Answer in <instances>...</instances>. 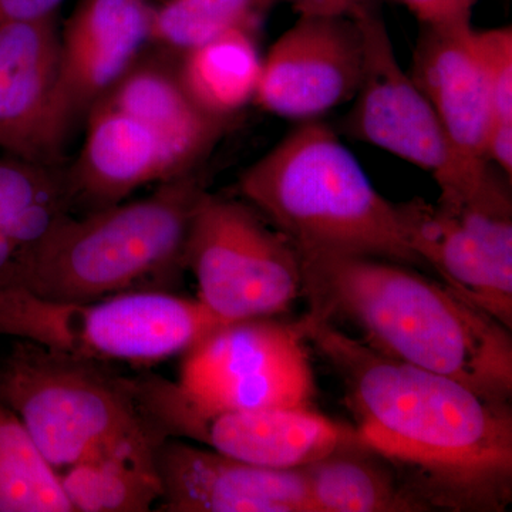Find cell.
<instances>
[{
    "label": "cell",
    "instance_id": "83f0119b",
    "mask_svg": "<svg viewBox=\"0 0 512 512\" xmlns=\"http://www.w3.org/2000/svg\"><path fill=\"white\" fill-rule=\"evenodd\" d=\"M63 0H0V23L29 22L55 16Z\"/></svg>",
    "mask_w": 512,
    "mask_h": 512
},
{
    "label": "cell",
    "instance_id": "8fae6325",
    "mask_svg": "<svg viewBox=\"0 0 512 512\" xmlns=\"http://www.w3.org/2000/svg\"><path fill=\"white\" fill-rule=\"evenodd\" d=\"M421 262L461 298L512 329V204L507 185L483 197L397 204Z\"/></svg>",
    "mask_w": 512,
    "mask_h": 512
},
{
    "label": "cell",
    "instance_id": "8992f818",
    "mask_svg": "<svg viewBox=\"0 0 512 512\" xmlns=\"http://www.w3.org/2000/svg\"><path fill=\"white\" fill-rule=\"evenodd\" d=\"M222 325L198 299L168 291L120 293L89 302L0 292V336L97 362L154 365L184 355Z\"/></svg>",
    "mask_w": 512,
    "mask_h": 512
},
{
    "label": "cell",
    "instance_id": "603a6c76",
    "mask_svg": "<svg viewBox=\"0 0 512 512\" xmlns=\"http://www.w3.org/2000/svg\"><path fill=\"white\" fill-rule=\"evenodd\" d=\"M275 2L170 0L151 12L150 39L185 53L231 30L256 32L266 12Z\"/></svg>",
    "mask_w": 512,
    "mask_h": 512
},
{
    "label": "cell",
    "instance_id": "52a82bcc",
    "mask_svg": "<svg viewBox=\"0 0 512 512\" xmlns=\"http://www.w3.org/2000/svg\"><path fill=\"white\" fill-rule=\"evenodd\" d=\"M185 269L222 323L274 318L302 296L301 256L248 204L205 192L192 217Z\"/></svg>",
    "mask_w": 512,
    "mask_h": 512
},
{
    "label": "cell",
    "instance_id": "9a60e30c",
    "mask_svg": "<svg viewBox=\"0 0 512 512\" xmlns=\"http://www.w3.org/2000/svg\"><path fill=\"white\" fill-rule=\"evenodd\" d=\"M410 76L429 100L461 164L477 174L490 171L487 141L493 113L473 23L421 25Z\"/></svg>",
    "mask_w": 512,
    "mask_h": 512
},
{
    "label": "cell",
    "instance_id": "ffe728a7",
    "mask_svg": "<svg viewBox=\"0 0 512 512\" xmlns=\"http://www.w3.org/2000/svg\"><path fill=\"white\" fill-rule=\"evenodd\" d=\"M261 70L255 32L238 29L185 52L178 79L198 107L228 119L254 101Z\"/></svg>",
    "mask_w": 512,
    "mask_h": 512
},
{
    "label": "cell",
    "instance_id": "e0dca14e",
    "mask_svg": "<svg viewBox=\"0 0 512 512\" xmlns=\"http://www.w3.org/2000/svg\"><path fill=\"white\" fill-rule=\"evenodd\" d=\"M191 173L150 128L101 101L90 117L79 160L67 175L72 204H119L138 188Z\"/></svg>",
    "mask_w": 512,
    "mask_h": 512
},
{
    "label": "cell",
    "instance_id": "30bf717a",
    "mask_svg": "<svg viewBox=\"0 0 512 512\" xmlns=\"http://www.w3.org/2000/svg\"><path fill=\"white\" fill-rule=\"evenodd\" d=\"M302 322L222 323L184 353L178 386L211 409L312 406L315 373Z\"/></svg>",
    "mask_w": 512,
    "mask_h": 512
},
{
    "label": "cell",
    "instance_id": "ba28073f",
    "mask_svg": "<svg viewBox=\"0 0 512 512\" xmlns=\"http://www.w3.org/2000/svg\"><path fill=\"white\" fill-rule=\"evenodd\" d=\"M355 19L363 67L346 133L427 171L446 200H471L500 183L493 171L473 173L458 160L429 100L397 59L379 6Z\"/></svg>",
    "mask_w": 512,
    "mask_h": 512
},
{
    "label": "cell",
    "instance_id": "5bb4252c",
    "mask_svg": "<svg viewBox=\"0 0 512 512\" xmlns=\"http://www.w3.org/2000/svg\"><path fill=\"white\" fill-rule=\"evenodd\" d=\"M163 512H316L299 470L255 466L180 439L157 451Z\"/></svg>",
    "mask_w": 512,
    "mask_h": 512
},
{
    "label": "cell",
    "instance_id": "4316f807",
    "mask_svg": "<svg viewBox=\"0 0 512 512\" xmlns=\"http://www.w3.org/2000/svg\"><path fill=\"white\" fill-rule=\"evenodd\" d=\"M298 15L348 16L357 18L366 10L379 6L377 0H286Z\"/></svg>",
    "mask_w": 512,
    "mask_h": 512
},
{
    "label": "cell",
    "instance_id": "277c9868",
    "mask_svg": "<svg viewBox=\"0 0 512 512\" xmlns=\"http://www.w3.org/2000/svg\"><path fill=\"white\" fill-rule=\"evenodd\" d=\"M205 192L188 173L143 200L82 218L64 212L37 242L15 289L62 302L168 291L185 269L188 232Z\"/></svg>",
    "mask_w": 512,
    "mask_h": 512
},
{
    "label": "cell",
    "instance_id": "4fadbf2b",
    "mask_svg": "<svg viewBox=\"0 0 512 512\" xmlns=\"http://www.w3.org/2000/svg\"><path fill=\"white\" fill-rule=\"evenodd\" d=\"M55 16L0 23V150L53 165L70 124L59 100Z\"/></svg>",
    "mask_w": 512,
    "mask_h": 512
},
{
    "label": "cell",
    "instance_id": "d6986e66",
    "mask_svg": "<svg viewBox=\"0 0 512 512\" xmlns=\"http://www.w3.org/2000/svg\"><path fill=\"white\" fill-rule=\"evenodd\" d=\"M316 512H424L393 467L357 439L301 467Z\"/></svg>",
    "mask_w": 512,
    "mask_h": 512
},
{
    "label": "cell",
    "instance_id": "7a4b0ae2",
    "mask_svg": "<svg viewBox=\"0 0 512 512\" xmlns=\"http://www.w3.org/2000/svg\"><path fill=\"white\" fill-rule=\"evenodd\" d=\"M309 312L349 323L383 355L511 404L512 338L473 303L416 266L373 256L299 252Z\"/></svg>",
    "mask_w": 512,
    "mask_h": 512
},
{
    "label": "cell",
    "instance_id": "ac0fdd59",
    "mask_svg": "<svg viewBox=\"0 0 512 512\" xmlns=\"http://www.w3.org/2000/svg\"><path fill=\"white\" fill-rule=\"evenodd\" d=\"M107 94L104 103L150 128L188 171L211 151L227 128V117L198 107L178 77L151 67L128 70Z\"/></svg>",
    "mask_w": 512,
    "mask_h": 512
},
{
    "label": "cell",
    "instance_id": "484cf974",
    "mask_svg": "<svg viewBox=\"0 0 512 512\" xmlns=\"http://www.w3.org/2000/svg\"><path fill=\"white\" fill-rule=\"evenodd\" d=\"M419 19L420 25H468L477 0H394Z\"/></svg>",
    "mask_w": 512,
    "mask_h": 512
},
{
    "label": "cell",
    "instance_id": "7c38bea8",
    "mask_svg": "<svg viewBox=\"0 0 512 512\" xmlns=\"http://www.w3.org/2000/svg\"><path fill=\"white\" fill-rule=\"evenodd\" d=\"M362 67L363 37L356 19L299 15L262 59L254 101L284 119L318 120L353 100Z\"/></svg>",
    "mask_w": 512,
    "mask_h": 512
},
{
    "label": "cell",
    "instance_id": "d4e9b609",
    "mask_svg": "<svg viewBox=\"0 0 512 512\" xmlns=\"http://www.w3.org/2000/svg\"><path fill=\"white\" fill-rule=\"evenodd\" d=\"M64 195L70 197L69 181L67 175L57 173L55 165L10 156L0 158V227L30 208Z\"/></svg>",
    "mask_w": 512,
    "mask_h": 512
},
{
    "label": "cell",
    "instance_id": "7402d4cb",
    "mask_svg": "<svg viewBox=\"0 0 512 512\" xmlns=\"http://www.w3.org/2000/svg\"><path fill=\"white\" fill-rule=\"evenodd\" d=\"M0 512H73L59 473L25 424L0 403Z\"/></svg>",
    "mask_w": 512,
    "mask_h": 512
},
{
    "label": "cell",
    "instance_id": "cb8c5ba5",
    "mask_svg": "<svg viewBox=\"0 0 512 512\" xmlns=\"http://www.w3.org/2000/svg\"><path fill=\"white\" fill-rule=\"evenodd\" d=\"M474 43L493 113L487 151L493 157L507 158L512 153V28L474 29Z\"/></svg>",
    "mask_w": 512,
    "mask_h": 512
},
{
    "label": "cell",
    "instance_id": "9c48e42d",
    "mask_svg": "<svg viewBox=\"0 0 512 512\" xmlns=\"http://www.w3.org/2000/svg\"><path fill=\"white\" fill-rule=\"evenodd\" d=\"M138 399L167 439L191 440L255 466L298 470L357 439L355 427L312 406L211 409L177 382L150 373L133 376Z\"/></svg>",
    "mask_w": 512,
    "mask_h": 512
},
{
    "label": "cell",
    "instance_id": "44dd1931",
    "mask_svg": "<svg viewBox=\"0 0 512 512\" xmlns=\"http://www.w3.org/2000/svg\"><path fill=\"white\" fill-rule=\"evenodd\" d=\"M156 458L109 456L80 461L60 471L73 512H147L163 495Z\"/></svg>",
    "mask_w": 512,
    "mask_h": 512
},
{
    "label": "cell",
    "instance_id": "2e32d148",
    "mask_svg": "<svg viewBox=\"0 0 512 512\" xmlns=\"http://www.w3.org/2000/svg\"><path fill=\"white\" fill-rule=\"evenodd\" d=\"M146 0H83L60 40L59 100L67 123L131 69L150 39Z\"/></svg>",
    "mask_w": 512,
    "mask_h": 512
},
{
    "label": "cell",
    "instance_id": "6da1fadb",
    "mask_svg": "<svg viewBox=\"0 0 512 512\" xmlns=\"http://www.w3.org/2000/svg\"><path fill=\"white\" fill-rule=\"evenodd\" d=\"M301 322L345 384L359 440L393 467L424 510L510 507L511 404L383 355L315 313Z\"/></svg>",
    "mask_w": 512,
    "mask_h": 512
},
{
    "label": "cell",
    "instance_id": "3957f363",
    "mask_svg": "<svg viewBox=\"0 0 512 512\" xmlns=\"http://www.w3.org/2000/svg\"><path fill=\"white\" fill-rule=\"evenodd\" d=\"M238 187L298 252L423 266L404 237L397 204L376 190L336 131L319 119L299 121L242 174Z\"/></svg>",
    "mask_w": 512,
    "mask_h": 512
},
{
    "label": "cell",
    "instance_id": "5b68a950",
    "mask_svg": "<svg viewBox=\"0 0 512 512\" xmlns=\"http://www.w3.org/2000/svg\"><path fill=\"white\" fill-rule=\"evenodd\" d=\"M0 403L25 424L57 473L90 458H156L167 440L138 399L133 376L15 339L0 359Z\"/></svg>",
    "mask_w": 512,
    "mask_h": 512
}]
</instances>
